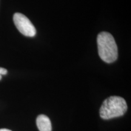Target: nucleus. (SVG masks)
I'll return each instance as SVG.
<instances>
[{
    "mask_svg": "<svg viewBox=\"0 0 131 131\" xmlns=\"http://www.w3.org/2000/svg\"><path fill=\"white\" fill-rule=\"evenodd\" d=\"M7 73V70L6 69L0 68V80H1V78H2V75H6Z\"/></svg>",
    "mask_w": 131,
    "mask_h": 131,
    "instance_id": "5",
    "label": "nucleus"
},
{
    "mask_svg": "<svg viewBox=\"0 0 131 131\" xmlns=\"http://www.w3.org/2000/svg\"><path fill=\"white\" fill-rule=\"evenodd\" d=\"M0 131H12V130H9V129H0Z\"/></svg>",
    "mask_w": 131,
    "mask_h": 131,
    "instance_id": "6",
    "label": "nucleus"
},
{
    "mask_svg": "<svg viewBox=\"0 0 131 131\" xmlns=\"http://www.w3.org/2000/svg\"><path fill=\"white\" fill-rule=\"evenodd\" d=\"M127 109L125 100L118 96H112L103 101L100 109L103 119H109L123 115Z\"/></svg>",
    "mask_w": 131,
    "mask_h": 131,
    "instance_id": "2",
    "label": "nucleus"
},
{
    "mask_svg": "<svg viewBox=\"0 0 131 131\" xmlns=\"http://www.w3.org/2000/svg\"><path fill=\"white\" fill-rule=\"evenodd\" d=\"M98 55L107 63L115 61L118 58V47L114 38L109 33L102 32L97 37Z\"/></svg>",
    "mask_w": 131,
    "mask_h": 131,
    "instance_id": "1",
    "label": "nucleus"
},
{
    "mask_svg": "<svg viewBox=\"0 0 131 131\" xmlns=\"http://www.w3.org/2000/svg\"><path fill=\"white\" fill-rule=\"evenodd\" d=\"M13 19L16 27L23 35L29 37H33L35 35V27L28 18L24 15L21 13H15Z\"/></svg>",
    "mask_w": 131,
    "mask_h": 131,
    "instance_id": "3",
    "label": "nucleus"
},
{
    "mask_svg": "<svg viewBox=\"0 0 131 131\" xmlns=\"http://www.w3.org/2000/svg\"><path fill=\"white\" fill-rule=\"evenodd\" d=\"M36 123L40 131H52L51 122L46 115H40L37 117Z\"/></svg>",
    "mask_w": 131,
    "mask_h": 131,
    "instance_id": "4",
    "label": "nucleus"
}]
</instances>
